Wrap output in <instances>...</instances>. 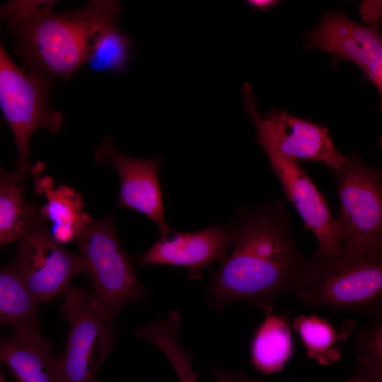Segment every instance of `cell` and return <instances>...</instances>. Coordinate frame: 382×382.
<instances>
[{
  "label": "cell",
  "mask_w": 382,
  "mask_h": 382,
  "mask_svg": "<svg viewBox=\"0 0 382 382\" xmlns=\"http://www.w3.org/2000/svg\"><path fill=\"white\" fill-rule=\"evenodd\" d=\"M244 106L257 132V141L264 151H272L286 158L320 162L334 171L345 156L335 147L329 129L323 125L296 117L286 111L272 110L262 117L254 100L252 86H242Z\"/></svg>",
  "instance_id": "ba28073f"
},
{
  "label": "cell",
  "mask_w": 382,
  "mask_h": 382,
  "mask_svg": "<svg viewBox=\"0 0 382 382\" xmlns=\"http://www.w3.org/2000/svg\"><path fill=\"white\" fill-rule=\"evenodd\" d=\"M332 172L340 202L334 218L337 242L348 249L382 248L381 172L355 153Z\"/></svg>",
  "instance_id": "5b68a950"
},
{
  "label": "cell",
  "mask_w": 382,
  "mask_h": 382,
  "mask_svg": "<svg viewBox=\"0 0 382 382\" xmlns=\"http://www.w3.org/2000/svg\"><path fill=\"white\" fill-rule=\"evenodd\" d=\"M52 87L17 66L0 42V108L13 134L16 168L26 175L34 168L30 161V144L35 131L44 129L54 134L62 125V115L51 108Z\"/></svg>",
  "instance_id": "8992f818"
},
{
  "label": "cell",
  "mask_w": 382,
  "mask_h": 382,
  "mask_svg": "<svg viewBox=\"0 0 382 382\" xmlns=\"http://www.w3.org/2000/svg\"><path fill=\"white\" fill-rule=\"evenodd\" d=\"M345 382H382V376L357 368L352 376Z\"/></svg>",
  "instance_id": "d4e9b609"
},
{
  "label": "cell",
  "mask_w": 382,
  "mask_h": 382,
  "mask_svg": "<svg viewBox=\"0 0 382 382\" xmlns=\"http://www.w3.org/2000/svg\"><path fill=\"white\" fill-rule=\"evenodd\" d=\"M98 163L113 167L120 178V189L117 207L138 211L158 227L160 238L168 236L172 229L166 221L158 171L161 156L151 159L136 158L120 152L110 137L105 136L97 149Z\"/></svg>",
  "instance_id": "30bf717a"
},
{
  "label": "cell",
  "mask_w": 382,
  "mask_h": 382,
  "mask_svg": "<svg viewBox=\"0 0 382 382\" xmlns=\"http://www.w3.org/2000/svg\"><path fill=\"white\" fill-rule=\"evenodd\" d=\"M56 1L12 0L0 6V21L13 33L23 68L50 85L69 80L88 53L90 6L54 11Z\"/></svg>",
  "instance_id": "7a4b0ae2"
},
{
  "label": "cell",
  "mask_w": 382,
  "mask_h": 382,
  "mask_svg": "<svg viewBox=\"0 0 382 382\" xmlns=\"http://www.w3.org/2000/svg\"><path fill=\"white\" fill-rule=\"evenodd\" d=\"M75 243L93 294L110 319L127 303L146 297L147 290L120 242L113 214L92 219Z\"/></svg>",
  "instance_id": "277c9868"
},
{
  "label": "cell",
  "mask_w": 382,
  "mask_h": 382,
  "mask_svg": "<svg viewBox=\"0 0 382 382\" xmlns=\"http://www.w3.org/2000/svg\"><path fill=\"white\" fill-rule=\"evenodd\" d=\"M265 152L287 199L303 219L305 228L313 233L318 241L314 255L325 256L342 250L343 247L335 237L334 218L330 209L298 161L272 151Z\"/></svg>",
  "instance_id": "4fadbf2b"
},
{
  "label": "cell",
  "mask_w": 382,
  "mask_h": 382,
  "mask_svg": "<svg viewBox=\"0 0 382 382\" xmlns=\"http://www.w3.org/2000/svg\"><path fill=\"white\" fill-rule=\"evenodd\" d=\"M353 352L358 368L382 376V320H371L357 330Z\"/></svg>",
  "instance_id": "7402d4cb"
},
{
  "label": "cell",
  "mask_w": 382,
  "mask_h": 382,
  "mask_svg": "<svg viewBox=\"0 0 382 382\" xmlns=\"http://www.w3.org/2000/svg\"><path fill=\"white\" fill-rule=\"evenodd\" d=\"M32 173L35 190L46 199L39 212L47 224L51 222L52 237L61 245L75 242L93 219L84 211L81 195L65 185L55 186L48 176L40 178Z\"/></svg>",
  "instance_id": "2e32d148"
},
{
  "label": "cell",
  "mask_w": 382,
  "mask_h": 382,
  "mask_svg": "<svg viewBox=\"0 0 382 382\" xmlns=\"http://www.w3.org/2000/svg\"><path fill=\"white\" fill-rule=\"evenodd\" d=\"M236 237L232 220L214 224L195 232L173 231L159 238L144 253L138 255L139 265H172L186 268L191 279L202 277L204 269L215 262L221 263L228 255Z\"/></svg>",
  "instance_id": "8fae6325"
},
{
  "label": "cell",
  "mask_w": 382,
  "mask_h": 382,
  "mask_svg": "<svg viewBox=\"0 0 382 382\" xmlns=\"http://www.w3.org/2000/svg\"><path fill=\"white\" fill-rule=\"evenodd\" d=\"M292 327L309 358L324 366L340 360V342L345 337L337 334L328 320L316 316L301 315L294 318Z\"/></svg>",
  "instance_id": "44dd1931"
},
{
  "label": "cell",
  "mask_w": 382,
  "mask_h": 382,
  "mask_svg": "<svg viewBox=\"0 0 382 382\" xmlns=\"http://www.w3.org/2000/svg\"><path fill=\"white\" fill-rule=\"evenodd\" d=\"M209 370L215 382H262L258 379L248 376L242 371H228L214 367L210 368Z\"/></svg>",
  "instance_id": "603a6c76"
},
{
  "label": "cell",
  "mask_w": 382,
  "mask_h": 382,
  "mask_svg": "<svg viewBox=\"0 0 382 382\" xmlns=\"http://www.w3.org/2000/svg\"><path fill=\"white\" fill-rule=\"evenodd\" d=\"M250 345L251 362L265 375L283 369L292 356L294 342L286 317L265 314Z\"/></svg>",
  "instance_id": "e0dca14e"
},
{
  "label": "cell",
  "mask_w": 382,
  "mask_h": 382,
  "mask_svg": "<svg viewBox=\"0 0 382 382\" xmlns=\"http://www.w3.org/2000/svg\"><path fill=\"white\" fill-rule=\"evenodd\" d=\"M88 53L86 61L95 71L121 73L132 54L130 37L121 30L118 22L122 5L117 1L92 0Z\"/></svg>",
  "instance_id": "9a60e30c"
},
{
  "label": "cell",
  "mask_w": 382,
  "mask_h": 382,
  "mask_svg": "<svg viewBox=\"0 0 382 382\" xmlns=\"http://www.w3.org/2000/svg\"><path fill=\"white\" fill-rule=\"evenodd\" d=\"M26 174L15 168L0 180V248L18 241L39 216V209L24 198Z\"/></svg>",
  "instance_id": "ac0fdd59"
},
{
  "label": "cell",
  "mask_w": 382,
  "mask_h": 382,
  "mask_svg": "<svg viewBox=\"0 0 382 382\" xmlns=\"http://www.w3.org/2000/svg\"><path fill=\"white\" fill-rule=\"evenodd\" d=\"M6 173V171L4 168L0 167V180L5 175Z\"/></svg>",
  "instance_id": "4316f807"
},
{
  "label": "cell",
  "mask_w": 382,
  "mask_h": 382,
  "mask_svg": "<svg viewBox=\"0 0 382 382\" xmlns=\"http://www.w3.org/2000/svg\"><path fill=\"white\" fill-rule=\"evenodd\" d=\"M64 295L61 308L69 330L62 354V382H100L97 372L115 341L114 320L86 288L70 284Z\"/></svg>",
  "instance_id": "52a82bcc"
},
{
  "label": "cell",
  "mask_w": 382,
  "mask_h": 382,
  "mask_svg": "<svg viewBox=\"0 0 382 382\" xmlns=\"http://www.w3.org/2000/svg\"><path fill=\"white\" fill-rule=\"evenodd\" d=\"M316 48L358 66L382 90V40L379 24L362 25L343 12L327 13L304 45Z\"/></svg>",
  "instance_id": "7c38bea8"
},
{
  "label": "cell",
  "mask_w": 382,
  "mask_h": 382,
  "mask_svg": "<svg viewBox=\"0 0 382 382\" xmlns=\"http://www.w3.org/2000/svg\"><path fill=\"white\" fill-rule=\"evenodd\" d=\"M39 304L9 264L0 267V328L37 325Z\"/></svg>",
  "instance_id": "ffe728a7"
},
{
  "label": "cell",
  "mask_w": 382,
  "mask_h": 382,
  "mask_svg": "<svg viewBox=\"0 0 382 382\" xmlns=\"http://www.w3.org/2000/svg\"><path fill=\"white\" fill-rule=\"evenodd\" d=\"M4 363L18 382H62V354L29 325L13 330L11 337L0 336V364Z\"/></svg>",
  "instance_id": "5bb4252c"
},
{
  "label": "cell",
  "mask_w": 382,
  "mask_h": 382,
  "mask_svg": "<svg viewBox=\"0 0 382 382\" xmlns=\"http://www.w3.org/2000/svg\"><path fill=\"white\" fill-rule=\"evenodd\" d=\"M246 2L255 9L265 11L273 8L280 1L277 0H249Z\"/></svg>",
  "instance_id": "484cf974"
},
{
  "label": "cell",
  "mask_w": 382,
  "mask_h": 382,
  "mask_svg": "<svg viewBox=\"0 0 382 382\" xmlns=\"http://www.w3.org/2000/svg\"><path fill=\"white\" fill-rule=\"evenodd\" d=\"M182 325L180 314L174 310L166 318H158L138 328L136 335L155 345L168 359L180 382H197L192 366V357L177 337Z\"/></svg>",
  "instance_id": "d6986e66"
},
{
  "label": "cell",
  "mask_w": 382,
  "mask_h": 382,
  "mask_svg": "<svg viewBox=\"0 0 382 382\" xmlns=\"http://www.w3.org/2000/svg\"><path fill=\"white\" fill-rule=\"evenodd\" d=\"M232 221L233 250L207 286L209 305L221 311L244 301L267 314L279 296L299 298L313 278L317 257L298 249L284 202L241 208Z\"/></svg>",
  "instance_id": "6da1fadb"
},
{
  "label": "cell",
  "mask_w": 382,
  "mask_h": 382,
  "mask_svg": "<svg viewBox=\"0 0 382 382\" xmlns=\"http://www.w3.org/2000/svg\"><path fill=\"white\" fill-rule=\"evenodd\" d=\"M359 11L364 21L369 25L379 24L382 11L381 1H364Z\"/></svg>",
  "instance_id": "cb8c5ba5"
},
{
  "label": "cell",
  "mask_w": 382,
  "mask_h": 382,
  "mask_svg": "<svg viewBox=\"0 0 382 382\" xmlns=\"http://www.w3.org/2000/svg\"><path fill=\"white\" fill-rule=\"evenodd\" d=\"M0 382H7L5 377L2 374L1 370H0Z\"/></svg>",
  "instance_id": "83f0119b"
},
{
  "label": "cell",
  "mask_w": 382,
  "mask_h": 382,
  "mask_svg": "<svg viewBox=\"0 0 382 382\" xmlns=\"http://www.w3.org/2000/svg\"><path fill=\"white\" fill-rule=\"evenodd\" d=\"M47 224L40 214L28 226L9 263L40 303L64 294L71 279L83 272L79 255L57 243Z\"/></svg>",
  "instance_id": "9c48e42d"
},
{
  "label": "cell",
  "mask_w": 382,
  "mask_h": 382,
  "mask_svg": "<svg viewBox=\"0 0 382 382\" xmlns=\"http://www.w3.org/2000/svg\"><path fill=\"white\" fill-rule=\"evenodd\" d=\"M314 255L316 273L298 298L304 306L356 311L371 320H381L382 248H343L334 254Z\"/></svg>",
  "instance_id": "3957f363"
}]
</instances>
